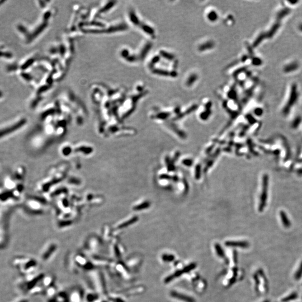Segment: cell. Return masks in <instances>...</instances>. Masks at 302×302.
Here are the masks:
<instances>
[{"mask_svg":"<svg viewBox=\"0 0 302 302\" xmlns=\"http://www.w3.org/2000/svg\"><path fill=\"white\" fill-rule=\"evenodd\" d=\"M171 295L172 297L177 298V299H179L182 300L183 301H185L186 302H195V300L193 298L190 297H188V296H186L184 294L178 293H177V292H171Z\"/></svg>","mask_w":302,"mask_h":302,"instance_id":"obj_4","label":"cell"},{"mask_svg":"<svg viewBox=\"0 0 302 302\" xmlns=\"http://www.w3.org/2000/svg\"><path fill=\"white\" fill-rule=\"evenodd\" d=\"M297 96H298V94L297 93V90H296L295 86H293L292 89L290 96V98H289V100L288 102V104H286L284 110V113L288 114V113H289V111L290 109H291V107L293 105H294L295 102H296V100H297Z\"/></svg>","mask_w":302,"mask_h":302,"instance_id":"obj_2","label":"cell"},{"mask_svg":"<svg viewBox=\"0 0 302 302\" xmlns=\"http://www.w3.org/2000/svg\"><path fill=\"white\" fill-rule=\"evenodd\" d=\"M295 297H296V294H292V295H291L290 296H289V297H288L286 298L284 300V301H288V300H291L292 299H294V298H295Z\"/></svg>","mask_w":302,"mask_h":302,"instance_id":"obj_11","label":"cell"},{"mask_svg":"<svg viewBox=\"0 0 302 302\" xmlns=\"http://www.w3.org/2000/svg\"><path fill=\"white\" fill-rule=\"evenodd\" d=\"M264 302H269V301H268V300H266V301H264Z\"/></svg>","mask_w":302,"mask_h":302,"instance_id":"obj_13","label":"cell"},{"mask_svg":"<svg viewBox=\"0 0 302 302\" xmlns=\"http://www.w3.org/2000/svg\"><path fill=\"white\" fill-rule=\"evenodd\" d=\"M297 64H290L287 66V67L285 68V70L286 71H292V70H294L295 68H297Z\"/></svg>","mask_w":302,"mask_h":302,"instance_id":"obj_10","label":"cell"},{"mask_svg":"<svg viewBox=\"0 0 302 302\" xmlns=\"http://www.w3.org/2000/svg\"><path fill=\"white\" fill-rule=\"evenodd\" d=\"M268 176L267 175H265L262 179V188L260 200L259 210L262 211L266 206L267 203L268 196Z\"/></svg>","mask_w":302,"mask_h":302,"instance_id":"obj_1","label":"cell"},{"mask_svg":"<svg viewBox=\"0 0 302 302\" xmlns=\"http://www.w3.org/2000/svg\"><path fill=\"white\" fill-rule=\"evenodd\" d=\"M174 257L173 256H172V255H165L164 256H163V257H162L163 260L166 261H172V260H174Z\"/></svg>","mask_w":302,"mask_h":302,"instance_id":"obj_9","label":"cell"},{"mask_svg":"<svg viewBox=\"0 0 302 302\" xmlns=\"http://www.w3.org/2000/svg\"><path fill=\"white\" fill-rule=\"evenodd\" d=\"M195 266H196V265H195V264H191V265H189L188 266H187L186 267L184 268V270H180V271H178L176 272V273H175L174 274L172 275H170V276L167 277V278H166V279H165V282H166V283H168V282H170V281H171L172 280H173L174 279L176 278V277H177V276H179L183 274L184 273H187V272H189V271H191V270H192L193 268H194V267H195Z\"/></svg>","mask_w":302,"mask_h":302,"instance_id":"obj_3","label":"cell"},{"mask_svg":"<svg viewBox=\"0 0 302 302\" xmlns=\"http://www.w3.org/2000/svg\"><path fill=\"white\" fill-rule=\"evenodd\" d=\"M280 217H281V218H282V221L283 225H284L285 227H289L291 225V223L290 222L289 219H288V217L286 215V214L284 212V211H281L280 212Z\"/></svg>","mask_w":302,"mask_h":302,"instance_id":"obj_6","label":"cell"},{"mask_svg":"<svg viewBox=\"0 0 302 302\" xmlns=\"http://www.w3.org/2000/svg\"><path fill=\"white\" fill-rule=\"evenodd\" d=\"M225 245L229 247H238L241 248H247L249 247V244L246 242H227L225 243Z\"/></svg>","mask_w":302,"mask_h":302,"instance_id":"obj_5","label":"cell"},{"mask_svg":"<svg viewBox=\"0 0 302 302\" xmlns=\"http://www.w3.org/2000/svg\"><path fill=\"white\" fill-rule=\"evenodd\" d=\"M301 276H302V262L301 263L299 267L298 270H297V272H296V273L295 274V279L296 280L300 279L301 278Z\"/></svg>","mask_w":302,"mask_h":302,"instance_id":"obj_7","label":"cell"},{"mask_svg":"<svg viewBox=\"0 0 302 302\" xmlns=\"http://www.w3.org/2000/svg\"><path fill=\"white\" fill-rule=\"evenodd\" d=\"M299 29L301 30V31H302V24H301V25L299 26Z\"/></svg>","mask_w":302,"mask_h":302,"instance_id":"obj_12","label":"cell"},{"mask_svg":"<svg viewBox=\"0 0 302 302\" xmlns=\"http://www.w3.org/2000/svg\"><path fill=\"white\" fill-rule=\"evenodd\" d=\"M215 249H216V250H217V252L218 253V255L219 256H220V257H223V256H224V252H223L222 249L221 248V247H220L219 245H218V244H217V245H216Z\"/></svg>","mask_w":302,"mask_h":302,"instance_id":"obj_8","label":"cell"}]
</instances>
